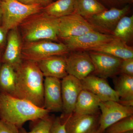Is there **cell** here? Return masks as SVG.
Masks as SVG:
<instances>
[{
  "instance_id": "10",
  "label": "cell",
  "mask_w": 133,
  "mask_h": 133,
  "mask_svg": "<svg viewBox=\"0 0 133 133\" xmlns=\"http://www.w3.org/2000/svg\"><path fill=\"white\" fill-rule=\"evenodd\" d=\"M89 51L94 67V75L107 79L120 74L122 59L104 52Z\"/></svg>"
},
{
  "instance_id": "33",
  "label": "cell",
  "mask_w": 133,
  "mask_h": 133,
  "mask_svg": "<svg viewBox=\"0 0 133 133\" xmlns=\"http://www.w3.org/2000/svg\"><path fill=\"white\" fill-rule=\"evenodd\" d=\"M44 6H47L51 3V0H41Z\"/></svg>"
},
{
  "instance_id": "6",
  "label": "cell",
  "mask_w": 133,
  "mask_h": 133,
  "mask_svg": "<svg viewBox=\"0 0 133 133\" xmlns=\"http://www.w3.org/2000/svg\"><path fill=\"white\" fill-rule=\"evenodd\" d=\"M130 10V5H126L121 8L108 9L86 20L95 30L112 35L119 21L127 15Z\"/></svg>"
},
{
  "instance_id": "24",
  "label": "cell",
  "mask_w": 133,
  "mask_h": 133,
  "mask_svg": "<svg viewBox=\"0 0 133 133\" xmlns=\"http://www.w3.org/2000/svg\"><path fill=\"white\" fill-rule=\"evenodd\" d=\"M115 81V90L122 101H133V76L120 74Z\"/></svg>"
},
{
  "instance_id": "1",
  "label": "cell",
  "mask_w": 133,
  "mask_h": 133,
  "mask_svg": "<svg viewBox=\"0 0 133 133\" xmlns=\"http://www.w3.org/2000/svg\"><path fill=\"white\" fill-rule=\"evenodd\" d=\"M50 112L28 101L0 92V119L19 129L27 122L35 121Z\"/></svg>"
},
{
  "instance_id": "29",
  "label": "cell",
  "mask_w": 133,
  "mask_h": 133,
  "mask_svg": "<svg viewBox=\"0 0 133 133\" xmlns=\"http://www.w3.org/2000/svg\"><path fill=\"white\" fill-rule=\"evenodd\" d=\"M120 74L133 76V58L122 59Z\"/></svg>"
},
{
  "instance_id": "9",
  "label": "cell",
  "mask_w": 133,
  "mask_h": 133,
  "mask_svg": "<svg viewBox=\"0 0 133 133\" xmlns=\"http://www.w3.org/2000/svg\"><path fill=\"white\" fill-rule=\"evenodd\" d=\"M93 30L86 19L75 13L58 19V37L62 39L78 36Z\"/></svg>"
},
{
  "instance_id": "38",
  "label": "cell",
  "mask_w": 133,
  "mask_h": 133,
  "mask_svg": "<svg viewBox=\"0 0 133 133\" xmlns=\"http://www.w3.org/2000/svg\"><path fill=\"white\" fill-rule=\"evenodd\" d=\"M1 1H7V0H1Z\"/></svg>"
},
{
  "instance_id": "27",
  "label": "cell",
  "mask_w": 133,
  "mask_h": 133,
  "mask_svg": "<svg viewBox=\"0 0 133 133\" xmlns=\"http://www.w3.org/2000/svg\"><path fill=\"white\" fill-rule=\"evenodd\" d=\"M105 6L109 8H121L126 5L132 4L133 0H98Z\"/></svg>"
},
{
  "instance_id": "30",
  "label": "cell",
  "mask_w": 133,
  "mask_h": 133,
  "mask_svg": "<svg viewBox=\"0 0 133 133\" xmlns=\"http://www.w3.org/2000/svg\"><path fill=\"white\" fill-rule=\"evenodd\" d=\"M0 133H19V129L0 119Z\"/></svg>"
},
{
  "instance_id": "20",
  "label": "cell",
  "mask_w": 133,
  "mask_h": 133,
  "mask_svg": "<svg viewBox=\"0 0 133 133\" xmlns=\"http://www.w3.org/2000/svg\"><path fill=\"white\" fill-rule=\"evenodd\" d=\"M0 92L18 98L16 70L9 65L2 63L0 67Z\"/></svg>"
},
{
  "instance_id": "26",
  "label": "cell",
  "mask_w": 133,
  "mask_h": 133,
  "mask_svg": "<svg viewBox=\"0 0 133 133\" xmlns=\"http://www.w3.org/2000/svg\"><path fill=\"white\" fill-rule=\"evenodd\" d=\"M49 115L37 120L36 123L33 126L31 130L27 131L23 127L19 129V133H50L52 122L54 119Z\"/></svg>"
},
{
  "instance_id": "11",
  "label": "cell",
  "mask_w": 133,
  "mask_h": 133,
  "mask_svg": "<svg viewBox=\"0 0 133 133\" xmlns=\"http://www.w3.org/2000/svg\"><path fill=\"white\" fill-rule=\"evenodd\" d=\"M65 57L66 71L69 75L82 80L94 72V66L88 52L74 51Z\"/></svg>"
},
{
  "instance_id": "36",
  "label": "cell",
  "mask_w": 133,
  "mask_h": 133,
  "mask_svg": "<svg viewBox=\"0 0 133 133\" xmlns=\"http://www.w3.org/2000/svg\"><path fill=\"white\" fill-rule=\"evenodd\" d=\"M1 57L2 56H1V55H0V67H1L2 64V63L1 62Z\"/></svg>"
},
{
  "instance_id": "25",
  "label": "cell",
  "mask_w": 133,
  "mask_h": 133,
  "mask_svg": "<svg viewBox=\"0 0 133 133\" xmlns=\"http://www.w3.org/2000/svg\"><path fill=\"white\" fill-rule=\"evenodd\" d=\"M133 131V115L117 121L107 128L104 133H126Z\"/></svg>"
},
{
  "instance_id": "2",
  "label": "cell",
  "mask_w": 133,
  "mask_h": 133,
  "mask_svg": "<svg viewBox=\"0 0 133 133\" xmlns=\"http://www.w3.org/2000/svg\"><path fill=\"white\" fill-rule=\"evenodd\" d=\"M16 71L18 98L44 108V76L37 63L23 60Z\"/></svg>"
},
{
  "instance_id": "12",
  "label": "cell",
  "mask_w": 133,
  "mask_h": 133,
  "mask_svg": "<svg viewBox=\"0 0 133 133\" xmlns=\"http://www.w3.org/2000/svg\"><path fill=\"white\" fill-rule=\"evenodd\" d=\"M100 114L78 115L72 113L60 117L64 122L66 133H89L98 129Z\"/></svg>"
},
{
  "instance_id": "22",
  "label": "cell",
  "mask_w": 133,
  "mask_h": 133,
  "mask_svg": "<svg viewBox=\"0 0 133 133\" xmlns=\"http://www.w3.org/2000/svg\"><path fill=\"white\" fill-rule=\"evenodd\" d=\"M107 9L98 0H75L74 13L87 19Z\"/></svg>"
},
{
  "instance_id": "3",
  "label": "cell",
  "mask_w": 133,
  "mask_h": 133,
  "mask_svg": "<svg viewBox=\"0 0 133 133\" xmlns=\"http://www.w3.org/2000/svg\"><path fill=\"white\" fill-rule=\"evenodd\" d=\"M19 26L24 42L42 40L58 41V19L51 17L42 11L30 16Z\"/></svg>"
},
{
  "instance_id": "14",
  "label": "cell",
  "mask_w": 133,
  "mask_h": 133,
  "mask_svg": "<svg viewBox=\"0 0 133 133\" xmlns=\"http://www.w3.org/2000/svg\"><path fill=\"white\" fill-rule=\"evenodd\" d=\"M18 28L12 29L8 34L6 48L1 57L2 63L9 65L16 70L21 64L23 43Z\"/></svg>"
},
{
  "instance_id": "21",
  "label": "cell",
  "mask_w": 133,
  "mask_h": 133,
  "mask_svg": "<svg viewBox=\"0 0 133 133\" xmlns=\"http://www.w3.org/2000/svg\"><path fill=\"white\" fill-rule=\"evenodd\" d=\"M75 0H57L44 7L42 11L51 17L61 18L74 13Z\"/></svg>"
},
{
  "instance_id": "16",
  "label": "cell",
  "mask_w": 133,
  "mask_h": 133,
  "mask_svg": "<svg viewBox=\"0 0 133 133\" xmlns=\"http://www.w3.org/2000/svg\"><path fill=\"white\" fill-rule=\"evenodd\" d=\"M44 108L51 112L62 111V87L60 79L46 77L44 81Z\"/></svg>"
},
{
  "instance_id": "19",
  "label": "cell",
  "mask_w": 133,
  "mask_h": 133,
  "mask_svg": "<svg viewBox=\"0 0 133 133\" xmlns=\"http://www.w3.org/2000/svg\"><path fill=\"white\" fill-rule=\"evenodd\" d=\"M90 51L104 52L122 59L133 58L132 47L115 38Z\"/></svg>"
},
{
  "instance_id": "18",
  "label": "cell",
  "mask_w": 133,
  "mask_h": 133,
  "mask_svg": "<svg viewBox=\"0 0 133 133\" xmlns=\"http://www.w3.org/2000/svg\"><path fill=\"white\" fill-rule=\"evenodd\" d=\"M101 101L99 98L95 94L83 89L79 95L73 113L78 115L99 114Z\"/></svg>"
},
{
  "instance_id": "34",
  "label": "cell",
  "mask_w": 133,
  "mask_h": 133,
  "mask_svg": "<svg viewBox=\"0 0 133 133\" xmlns=\"http://www.w3.org/2000/svg\"><path fill=\"white\" fill-rule=\"evenodd\" d=\"M2 12L1 1L0 0V25H1Z\"/></svg>"
},
{
  "instance_id": "28",
  "label": "cell",
  "mask_w": 133,
  "mask_h": 133,
  "mask_svg": "<svg viewBox=\"0 0 133 133\" xmlns=\"http://www.w3.org/2000/svg\"><path fill=\"white\" fill-rule=\"evenodd\" d=\"M50 133H66L64 122L60 117L54 118Z\"/></svg>"
},
{
  "instance_id": "17",
  "label": "cell",
  "mask_w": 133,
  "mask_h": 133,
  "mask_svg": "<svg viewBox=\"0 0 133 133\" xmlns=\"http://www.w3.org/2000/svg\"><path fill=\"white\" fill-rule=\"evenodd\" d=\"M44 77L61 79L68 75L65 56H54L37 62Z\"/></svg>"
},
{
  "instance_id": "4",
  "label": "cell",
  "mask_w": 133,
  "mask_h": 133,
  "mask_svg": "<svg viewBox=\"0 0 133 133\" xmlns=\"http://www.w3.org/2000/svg\"><path fill=\"white\" fill-rule=\"evenodd\" d=\"M44 7L40 4L26 5L16 0L1 1V26L8 31L18 28L29 17L42 11Z\"/></svg>"
},
{
  "instance_id": "23",
  "label": "cell",
  "mask_w": 133,
  "mask_h": 133,
  "mask_svg": "<svg viewBox=\"0 0 133 133\" xmlns=\"http://www.w3.org/2000/svg\"><path fill=\"white\" fill-rule=\"evenodd\" d=\"M112 35L128 45L133 38V16L123 17L116 25Z\"/></svg>"
},
{
  "instance_id": "8",
  "label": "cell",
  "mask_w": 133,
  "mask_h": 133,
  "mask_svg": "<svg viewBox=\"0 0 133 133\" xmlns=\"http://www.w3.org/2000/svg\"><path fill=\"white\" fill-rule=\"evenodd\" d=\"M113 36L93 30L74 37L62 39L69 50L90 51L109 42L114 38Z\"/></svg>"
},
{
  "instance_id": "37",
  "label": "cell",
  "mask_w": 133,
  "mask_h": 133,
  "mask_svg": "<svg viewBox=\"0 0 133 133\" xmlns=\"http://www.w3.org/2000/svg\"><path fill=\"white\" fill-rule=\"evenodd\" d=\"M126 133H133V131H131V132H129Z\"/></svg>"
},
{
  "instance_id": "35",
  "label": "cell",
  "mask_w": 133,
  "mask_h": 133,
  "mask_svg": "<svg viewBox=\"0 0 133 133\" xmlns=\"http://www.w3.org/2000/svg\"><path fill=\"white\" fill-rule=\"evenodd\" d=\"M89 133H100L99 132V131L98 130V129H96V130H94V131H92V132H91Z\"/></svg>"
},
{
  "instance_id": "32",
  "label": "cell",
  "mask_w": 133,
  "mask_h": 133,
  "mask_svg": "<svg viewBox=\"0 0 133 133\" xmlns=\"http://www.w3.org/2000/svg\"><path fill=\"white\" fill-rule=\"evenodd\" d=\"M16 1L22 3H23V4H26V5L40 4V5H43L42 3L41 0H16Z\"/></svg>"
},
{
  "instance_id": "15",
  "label": "cell",
  "mask_w": 133,
  "mask_h": 133,
  "mask_svg": "<svg viewBox=\"0 0 133 133\" xmlns=\"http://www.w3.org/2000/svg\"><path fill=\"white\" fill-rule=\"evenodd\" d=\"M81 81L83 89L95 94L101 101L118 102L119 100L118 95L109 85L107 79L91 74Z\"/></svg>"
},
{
  "instance_id": "5",
  "label": "cell",
  "mask_w": 133,
  "mask_h": 133,
  "mask_svg": "<svg viewBox=\"0 0 133 133\" xmlns=\"http://www.w3.org/2000/svg\"><path fill=\"white\" fill-rule=\"evenodd\" d=\"M70 51L64 43L42 40L23 43L22 57L23 60L37 62L52 56H65Z\"/></svg>"
},
{
  "instance_id": "13",
  "label": "cell",
  "mask_w": 133,
  "mask_h": 133,
  "mask_svg": "<svg viewBox=\"0 0 133 133\" xmlns=\"http://www.w3.org/2000/svg\"><path fill=\"white\" fill-rule=\"evenodd\" d=\"M63 114L67 116L74 112L79 95L83 90L81 81L67 75L61 80Z\"/></svg>"
},
{
  "instance_id": "31",
  "label": "cell",
  "mask_w": 133,
  "mask_h": 133,
  "mask_svg": "<svg viewBox=\"0 0 133 133\" xmlns=\"http://www.w3.org/2000/svg\"><path fill=\"white\" fill-rule=\"evenodd\" d=\"M8 32L1 25H0V49L3 48L6 45Z\"/></svg>"
},
{
  "instance_id": "7",
  "label": "cell",
  "mask_w": 133,
  "mask_h": 133,
  "mask_svg": "<svg viewBox=\"0 0 133 133\" xmlns=\"http://www.w3.org/2000/svg\"><path fill=\"white\" fill-rule=\"evenodd\" d=\"M98 130L104 133L105 129L112 124L126 117L133 115V107L123 105L117 101H101Z\"/></svg>"
}]
</instances>
